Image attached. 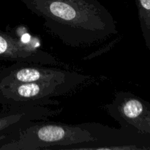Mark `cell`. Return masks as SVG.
Returning a JSON list of instances; mask_svg holds the SVG:
<instances>
[{"label": "cell", "instance_id": "7a4b0ae2", "mask_svg": "<svg viewBox=\"0 0 150 150\" xmlns=\"http://www.w3.org/2000/svg\"><path fill=\"white\" fill-rule=\"evenodd\" d=\"M96 140L92 123L67 125L45 120L0 139V150H60Z\"/></svg>", "mask_w": 150, "mask_h": 150}, {"label": "cell", "instance_id": "ba28073f", "mask_svg": "<svg viewBox=\"0 0 150 150\" xmlns=\"http://www.w3.org/2000/svg\"><path fill=\"white\" fill-rule=\"evenodd\" d=\"M142 37L150 50V0H136Z\"/></svg>", "mask_w": 150, "mask_h": 150}, {"label": "cell", "instance_id": "3957f363", "mask_svg": "<svg viewBox=\"0 0 150 150\" xmlns=\"http://www.w3.org/2000/svg\"><path fill=\"white\" fill-rule=\"evenodd\" d=\"M81 85L73 82L35 81L0 86V103L4 107L57 105L59 102L54 98L67 95Z\"/></svg>", "mask_w": 150, "mask_h": 150}, {"label": "cell", "instance_id": "52a82bcc", "mask_svg": "<svg viewBox=\"0 0 150 150\" xmlns=\"http://www.w3.org/2000/svg\"><path fill=\"white\" fill-rule=\"evenodd\" d=\"M0 60L45 65L60 64L54 56L36 46L33 40L26 42L1 31H0Z\"/></svg>", "mask_w": 150, "mask_h": 150}, {"label": "cell", "instance_id": "8992f818", "mask_svg": "<svg viewBox=\"0 0 150 150\" xmlns=\"http://www.w3.org/2000/svg\"><path fill=\"white\" fill-rule=\"evenodd\" d=\"M62 111V108L33 104L5 107L0 112V139L14 134L33 123L46 121Z\"/></svg>", "mask_w": 150, "mask_h": 150}, {"label": "cell", "instance_id": "6da1fadb", "mask_svg": "<svg viewBox=\"0 0 150 150\" xmlns=\"http://www.w3.org/2000/svg\"><path fill=\"white\" fill-rule=\"evenodd\" d=\"M18 1L42 19L45 29L67 46H92L118 34L112 14L98 0Z\"/></svg>", "mask_w": 150, "mask_h": 150}, {"label": "cell", "instance_id": "5b68a950", "mask_svg": "<svg viewBox=\"0 0 150 150\" xmlns=\"http://www.w3.org/2000/svg\"><path fill=\"white\" fill-rule=\"evenodd\" d=\"M105 108L121 127L131 129L150 138V103L144 100L130 92L120 91Z\"/></svg>", "mask_w": 150, "mask_h": 150}, {"label": "cell", "instance_id": "277c9868", "mask_svg": "<svg viewBox=\"0 0 150 150\" xmlns=\"http://www.w3.org/2000/svg\"><path fill=\"white\" fill-rule=\"evenodd\" d=\"M90 76L51 65L29 62H15L0 70V86L35 81L73 82L83 84Z\"/></svg>", "mask_w": 150, "mask_h": 150}]
</instances>
